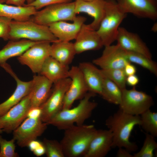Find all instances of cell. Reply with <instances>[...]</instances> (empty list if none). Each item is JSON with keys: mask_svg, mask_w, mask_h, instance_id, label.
Here are the masks:
<instances>
[{"mask_svg": "<svg viewBox=\"0 0 157 157\" xmlns=\"http://www.w3.org/2000/svg\"><path fill=\"white\" fill-rule=\"evenodd\" d=\"M15 140L13 138L8 141L0 135V157H17L19 155L15 152Z\"/></svg>", "mask_w": 157, "mask_h": 157, "instance_id": "obj_33", "label": "cell"}, {"mask_svg": "<svg viewBox=\"0 0 157 157\" xmlns=\"http://www.w3.org/2000/svg\"><path fill=\"white\" fill-rule=\"evenodd\" d=\"M42 144V142H41L36 140H33L31 141L28 143L27 147H28L31 151L33 152Z\"/></svg>", "mask_w": 157, "mask_h": 157, "instance_id": "obj_40", "label": "cell"}, {"mask_svg": "<svg viewBox=\"0 0 157 157\" xmlns=\"http://www.w3.org/2000/svg\"><path fill=\"white\" fill-rule=\"evenodd\" d=\"M102 76L115 83L122 91L126 89L127 76L124 69H100Z\"/></svg>", "mask_w": 157, "mask_h": 157, "instance_id": "obj_30", "label": "cell"}, {"mask_svg": "<svg viewBox=\"0 0 157 157\" xmlns=\"http://www.w3.org/2000/svg\"><path fill=\"white\" fill-rule=\"evenodd\" d=\"M141 123L140 126L146 133L154 138L157 137V113L149 109L140 115Z\"/></svg>", "mask_w": 157, "mask_h": 157, "instance_id": "obj_29", "label": "cell"}, {"mask_svg": "<svg viewBox=\"0 0 157 157\" xmlns=\"http://www.w3.org/2000/svg\"><path fill=\"white\" fill-rule=\"evenodd\" d=\"M113 141L110 130H97L83 157H105L112 148Z\"/></svg>", "mask_w": 157, "mask_h": 157, "instance_id": "obj_19", "label": "cell"}, {"mask_svg": "<svg viewBox=\"0 0 157 157\" xmlns=\"http://www.w3.org/2000/svg\"><path fill=\"white\" fill-rule=\"evenodd\" d=\"M34 0H26V1L27 2L26 4H28L31 2H32Z\"/></svg>", "mask_w": 157, "mask_h": 157, "instance_id": "obj_43", "label": "cell"}, {"mask_svg": "<svg viewBox=\"0 0 157 157\" xmlns=\"http://www.w3.org/2000/svg\"><path fill=\"white\" fill-rule=\"evenodd\" d=\"M26 0H6V3L7 4H12L15 6H24Z\"/></svg>", "mask_w": 157, "mask_h": 157, "instance_id": "obj_41", "label": "cell"}, {"mask_svg": "<svg viewBox=\"0 0 157 157\" xmlns=\"http://www.w3.org/2000/svg\"><path fill=\"white\" fill-rule=\"evenodd\" d=\"M116 40L117 44L126 51L140 53L152 59V55L149 49L137 34L119 27Z\"/></svg>", "mask_w": 157, "mask_h": 157, "instance_id": "obj_16", "label": "cell"}, {"mask_svg": "<svg viewBox=\"0 0 157 157\" xmlns=\"http://www.w3.org/2000/svg\"><path fill=\"white\" fill-rule=\"evenodd\" d=\"M105 0V14L96 30L104 47L111 45L116 41L119 25L127 15L120 8L115 0Z\"/></svg>", "mask_w": 157, "mask_h": 157, "instance_id": "obj_5", "label": "cell"}, {"mask_svg": "<svg viewBox=\"0 0 157 157\" xmlns=\"http://www.w3.org/2000/svg\"><path fill=\"white\" fill-rule=\"evenodd\" d=\"M75 1L49 5L36 11L30 20L38 24L49 26L62 21H72L76 17Z\"/></svg>", "mask_w": 157, "mask_h": 157, "instance_id": "obj_6", "label": "cell"}, {"mask_svg": "<svg viewBox=\"0 0 157 157\" xmlns=\"http://www.w3.org/2000/svg\"><path fill=\"white\" fill-rule=\"evenodd\" d=\"M33 152L34 154L37 156H40L45 154V148L43 143Z\"/></svg>", "mask_w": 157, "mask_h": 157, "instance_id": "obj_42", "label": "cell"}, {"mask_svg": "<svg viewBox=\"0 0 157 157\" xmlns=\"http://www.w3.org/2000/svg\"><path fill=\"white\" fill-rule=\"evenodd\" d=\"M116 155L117 157H133L130 152L123 147L118 148Z\"/></svg>", "mask_w": 157, "mask_h": 157, "instance_id": "obj_39", "label": "cell"}, {"mask_svg": "<svg viewBox=\"0 0 157 157\" xmlns=\"http://www.w3.org/2000/svg\"><path fill=\"white\" fill-rule=\"evenodd\" d=\"M96 94L88 92L74 108L62 109L52 117L47 123L60 130H65L76 124H84L91 116L97 107V103L91 101L90 99Z\"/></svg>", "mask_w": 157, "mask_h": 157, "instance_id": "obj_3", "label": "cell"}, {"mask_svg": "<svg viewBox=\"0 0 157 157\" xmlns=\"http://www.w3.org/2000/svg\"><path fill=\"white\" fill-rule=\"evenodd\" d=\"M127 58L130 63L137 64L157 76V64L146 56L138 53L126 51Z\"/></svg>", "mask_w": 157, "mask_h": 157, "instance_id": "obj_28", "label": "cell"}, {"mask_svg": "<svg viewBox=\"0 0 157 157\" xmlns=\"http://www.w3.org/2000/svg\"><path fill=\"white\" fill-rule=\"evenodd\" d=\"M52 43L50 56L61 63L69 66L76 54L73 43L59 40Z\"/></svg>", "mask_w": 157, "mask_h": 157, "instance_id": "obj_24", "label": "cell"}, {"mask_svg": "<svg viewBox=\"0 0 157 157\" xmlns=\"http://www.w3.org/2000/svg\"><path fill=\"white\" fill-rule=\"evenodd\" d=\"M81 0L85 1H92L94 0Z\"/></svg>", "mask_w": 157, "mask_h": 157, "instance_id": "obj_45", "label": "cell"}, {"mask_svg": "<svg viewBox=\"0 0 157 157\" xmlns=\"http://www.w3.org/2000/svg\"><path fill=\"white\" fill-rule=\"evenodd\" d=\"M140 123V115H130L119 109L109 116L105 125L112 133V148L123 147L130 152L136 151L138 146L130 141V137L134 127Z\"/></svg>", "mask_w": 157, "mask_h": 157, "instance_id": "obj_1", "label": "cell"}, {"mask_svg": "<svg viewBox=\"0 0 157 157\" xmlns=\"http://www.w3.org/2000/svg\"><path fill=\"white\" fill-rule=\"evenodd\" d=\"M37 11L32 6H13L0 3V16L9 18L16 21L29 20Z\"/></svg>", "mask_w": 157, "mask_h": 157, "instance_id": "obj_26", "label": "cell"}, {"mask_svg": "<svg viewBox=\"0 0 157 157\" xmlns=\"http://www.w3.org/2000/svg\"><path fill=\"white\" fill-rule=\"evenodd\" d=\"M0 65L14 78L16 82L17 86L12 95L6 101L0 104V117L4 114L29 93L32 83V80L24 81L20 80L10 65L6 63Z\"/></svg>", "mask_w": 157, "mask_h": 157, "instance_id": "obj_17", "label": "cell"}, {"mask_svg": "<svg viewBox=\"0 0 157 157\" xmlns=\"http://www.w3.org/2000/svg\"><path fill=\"white\" fill-rule=\"evenodd\" d=\"M48 124L42 122L40 117L26 118L13 132V138L20 147H27L31 141L41 136Z\"/></svg>", "mask_w": 157, "mask_h": 157, "instance_id": "obj_9", "label": "cell"}, {"mask_svg": "<svg viewBox=\"0 0 157 157\" xmlns=\"http://www.w3.org/2000/svg\"><path fill=\"white\" fill-rule=\"evenodd\" d=\"M31 107L29 93L0 117V129L8 133L13 132L26 118Z\"/></svg>", "mask_w": 157, "mask_h": 157, "instance_id": "obj_10", "label": "cell"}, {"mask_svg": "<svg viewBox=\"0 0 157 157\" xmlns=\"http://www.w3.org/2000/svg\"><path fill=\"white\" fill-rule=\"evenodd\" d=\"M76 0H75V1H76Z\"/></svg>", "mask_w": 157, "mask_h": 157, "instance_id": "obj_47", "label": "cell"}, {"mask_svg": "<svg viewBox=\"0 0 157 157\" xmlns=\"http://www.w3.org/2000/svg\"><path fill=\"white\" fill-rule=\"evenodd\" d=\"M97 130L93 125L83 124L64 130L60 142L65 157H83Z\"/></svg>", "mask_w": 157, "mask_h": 157, "instance_id": "obj_2", "label": "cell"}, {"mask_svg": "<svg viewBox=\"0 0 157 157\" xmlns=\"http://www.w3.org/2000/svg\"><path fill=\"white\" fill-rule=\"evenodd\" d=\"M122 91L119 109L126 113L132 115H140L154 105V100L151 95L137 90L135 87L130 90L126 88Z\"/></svg>", "mask_w": 157, "mask_h": 157, "instance_id": "obj_7", "label": "cell"}, {"mask_svg": "<svg viewBox=\"0 0 157 157\" xmlns=\"http://www.w3.org/2000/svg\"><path fill=\"white\" fill-rule=\"evenodd\" d=\"M6 0H0V3H6Z\"/></svg>", "mask_w": 157, "mask_h": 157, "instance_id": "obj_44", "label": "cell"}, {"mask_svg": "<svg viewBox=\"0 0 157 157\" xmlns=\"http://www.w3.org/2000/svg\"><path fill=\"white\" fill-rule=\"evenodd\" d=\"M78 66L82 74L89 92L101 95L103 78L100 69L93 63L88 62H81Z\"/></svg>", "mask_w": 157, "mask_h": 157, "instance_id": "obj_22", "label": "cell"}, {"mask_svg": "<svg viewBox=\"0 0 157 157\" xmlns=\"http://www.w3.org/2000/svg\"><path fill=\"white\" fill-rule=\"evenodd\" d=\"M38 42L26 39L10 40L0 50V65L10 58L19 56Z\"/></svg>", "mask_w": 157, "mask_h": 157, "instance_id": "obj_25", "label": "cell"}, {"mask_svg": "<svg viewBox=\"0 0 157 157\" xmlns=\"http://www.w3.org/2000/svg\"><path fill=\"white\" fill-rule=\"evenodd\" d=\"M139 82V79L135 74L127 76L126 80V84L128 85L133 87H135Z\"/></svg>", "mask_w": 157, "mask_h": 157, "instance_id": "obj_37", "label": "cell"}, {"mask_svg": "<svg viewBox=\"0 0 157 157\" xmlns=\"http://www.w3.org/2000/svg\"><path fill=\"white\" fill-rule=\"evenodd\" d=\"M21 39L50 43L58 40L48 26L38 24L30 19L22 21L12 20L10 24L9 40Z\"/></svg>", "mask_w": 157, "mask_h": 157, "instance_id": "obj_4", "label": "cell"}, {"mask_svg": "<svg viewBox=\"0 0 157 157\" xmlns=\"http://www.w3.org/2000/svg\"><path fill=\"white\" fill-rule=\"evenodd\" d=\"M145 137L140 150L133 154V157H154V152L157 148V143L155 138L150 134L145 133Z\"/></svg>", "mask_w": 157, "mask_h": 157, "instance_id": "obj_31", "label": "cell"}, {"mask_svg": "<svg viewBox=\"0 0 157 157\" xmlns=\"http://www.w3.org/2000/svg\"><path fill=\"white\" fill-rule=\"evenodd\" d=\"M50 43L37 42L18 56V60L21 64L28 67L33 73L39 74L44 62L50 56Z\"/></svg>", "mask_w": 157, "mask_h": 157, "instance_id": "obj_11", "label": "cell"}, {"mask_svg": "<svg viewBox=\"0 0 157 157\" xmlns=\"http://www.w3.org/2000/svg\"><path fill=\"white\" fill-rule=\"evenodd\" d=\"M86 20V18L84 17L76 16L72 23L60 21L52 24L48 26L58 40L70 42L75 39Z\"/></svg>", "mask_w": 157, "mask_h": 157, "instance_id": "obj_18", "label": "cell"}, {"mask_svg": "<svg viewBox=\"0 0 157 157\" xmlns=\"http://www.w3.org/2000/svg\"><path fill=\"white\" fill-rule=\"evenodd\" d=\"M48 157H65L60 142L56 140L44 138L42 142Z\"/></svg>", "mask_w": 157, "mask_h": 157, "instance_id": "obj_32", "label": "cell"}, {"mask_svg": "<svg viewBox=\"0 0 157 157\" xmlns=\"http://www.w3.org/2000/svg\"><path fill=\"white\" fill-rule=\"evenodd\" d=\"M93 63L101 69H124L130 63L126 51L118 44L105 47L101 55L93 60Z\"/></svg>", "mask_w": 157, "mask_h": 157, "instance_id": "obj_12", "label": "cell"}, {"mask_svg": "<svg viewBox=\"0 0 157 157\" xmlns=\"http://www.w3.org/2000/svg\"><path fill=\"white\" fill-rule=\"evenodd\" d=\"M42 109L40 107L30 108L27 114L26 118H37L41 117Z\"/></svg>", "mask_w": 157, "mask_h": 157, "instance_id": "obj_36", "label": "cell"}, {"mask_svg": "<svg viewBox=\"0 0 157 157\" xmlns=\"http://www.w3.org/2000/svg\"><path fill=\"white\" fill-rule=\"evenodd\" d=\"M71 83L66 93L62 109L70 108L76 100H81L89 92L82 74L78 66L69 69Z\"/></svg>", "mask_w": 157, "mask_h": 157, "instance_id": "obj_13", "label": "cell"}, {"mask_svg": "<svg viewBox=\"0 0 157 157\" xmlns=\"http://www.w3.org/2000/svg\"><path fill=\"white\" fill-rule=\"evenodd\" d=\"M103 78L100 96L108 102L119 105L121 101L122 90L113 81L103 76Z\"/></svg>", "mask_w": 157, "mask_h": 157, "instance_id": "obj_27", "label": "cell"}, {"mask_svg": "<svg viewBox=\"0 0 157 157\" xmlns=\"http://www.w3.org/2000/svg\"><path fill=\"white\" fill-rule=\"evenodd\" d=\"M70 83L71 79L68 77L53 83L54 87L49 96L40 106L42 109L40 118L42 122L47 123L62 110L65 96Z\"/></svg>", "mask_w": 157, "mask_h": 157, "instance_id": "obj_8", "label": "cell"}, {"mask_svg": "<svg viewBox=\"0 0 157 157\" xmlns=\"http://www.w3.org/2000/svg\"><path fill=\"white\" fill-rule=\"evenodd\" d=\"M72 0H34L28 4H25L24 6H32L38 10L47 6L61 3L72 2Z\"/></svg>", "mask_w": 157, "mask_h": 157, "instance_id": "obj_34", "label": "cell"}, {"mask_svg": "<svg viewBox=\"0 0 157 157\" xmlns=\"http://www.w3.org/2000/svg\"><path fill=\"white\" fill-rule=\"evenodd\" d=\"M73 43L76 54L91 50H97L103 46L102 40L97 31L88 24L82 26Z\"/></svg>", "mask_w": 157, "mask_h": 157, "instance_id": "obj_15", "label": "cell"}, {"mask_svg": "<svg viewBox=\"0 0 157 157\" xmlns=\"http://www.w3.org/2000/svg\"><path fill=\"white\" fill-rule=\"evenodd\" d=\"M125 13L155 20L157 18V0H115Z\"/></svg>", "mask_w": 157, "mask_h": 157, "instance_id": "obj_14", "label": "cell"}, {"mask_svg": "<svg viewBox=\"0 0 157 157\" xmlns=\"http://www.w3.org/2000/svg\"><path fill=\"white\" fill-rule=\"evenodd\" d=\"M29 93L31 108L40 107L47 100L52 90L53 83L41 75H35Z\"/></svg>", "mask_w": 157, "mask_h": 157, "instance_id": "obj_21", "label": "cell"}, {"mask_svg": "<svg viewBox=\"0 0 157 157\" xmlns=\"http://www.w3.org/2000/svg\"><path fill=\"white\" fill-rule=\"evenodd\" d=\"M3 132V130L2 129H0V134L2 133Z\"/></svg>", "mask_w": 157, "mask_h": 157, "instance_id": "obj_46", "label": "cell"}, {"mask_svg": "<svg viewBox=\"0 0 157 157\" xmlns=\"http://www.w3.org/2000/svg\"><path fill=\"white\" fill-rule=\"evenodd\" d=\"M12 20L9 18L0 16V38L5 41L9 40L10 24Z\"/></svg>", "mask_w": 157, "mask_h": 157, "instance_id": "obj_35", "label": "cell"}, {"mask_svg": "<svg viewBox=\"0 0 157 157\" xmlns=\"http://www.w3.org/2000/svg\"><path fill=\"white\" fill-rule=\"evenodd\" d=\"M105 0H76L75 1V12L76 14L85 13L93 17V21L88 24L91 28L97 30L105 14Z\"/></svg>", "mask_w": 157, "mask_h": 157, "instance_id": "obj_20", "label": "cell"}, {"mask_svg": "<svg viewBox=\"0 0 157 157\" xmlns=\"http://www.w3.org/2000/svg\"><path fill=\"white\" fill-rule=\"evenodd\" d=\"M124 70L127 76L135 74L137 71L135 67L131 63H128L125 66Z\"/></svg>", "mask_w": 157, "mask_h": 157, "instance_id": "obj_38", "label": "cell"}, {"mask_svg": "<svg viewBox=\"0 0 157 157\" xmlns=\"http://www.w3.org/2000/svg\"><path fill=\"white\" fill-rule=\"evenodd\" d=\"M69 66L64 65L51 56L43 64L39 74L51 81L53 84L69 77Z\"/></svg>", "mask_w": 157, "mask_h": 157, "instance_id": "obj_23", "label": "cell"}]
</instances>
